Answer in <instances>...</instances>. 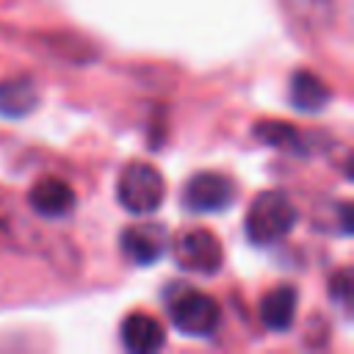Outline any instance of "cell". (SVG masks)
<instances>
[{"label": "cell", "mask_w": 354, "mask_h": 354, "mask_svg": "<svg viewBox=\"0 0 354 354\" xmlns=\"http://www.w3.org/2000/svg\"><path fill=\"white\" fill-rule=\"evenodd\" d=\"M296 218H299V210L288 194L266 191V194H257L254 202L249 205L243 230L254 246H271V243H279L296 227Z\"/></svg>", "instance_id": "1"}, {"label": "cell", "mask_w": 354, "mask_h": 354, "mask_svg": "<svg viewBox=\"0 0 354 354\" xmlns=\"http://www.w3.org/2000/svg\"><path fill=\"white\" fill-rule=\"evenodd\" d=\"M116 196L119 205L133 213V216H149L163 205L166 196V180L163 174L147 163V160H133L119 171L116 180Z\"/></svg>", "instance_id": "2"}, {"label": "cell", "mask_w": 354, "mask_h": 354, "mask_svg": "<svg viewBox=\"0 0 354 354\" xmlns=\"http://www.w3.org/2000/svg\"><path fill=\"white\" fill-rule=\"evenodd\" d=\"M169 318L185 337H210L221 324V307L210 293L177 285L169 296Z\"/></svg>", "instance_id": "3"}, {"label": "cell", "mask_w": 354, "mask_h": 354, "mask_svg": "<svg viewBox=\"0 0 354 354\" xmlns=\"http://www.w3.org/2000/svg\"><path fill=\"white\" fill-rule=\"evenodd\" d=\"M0 241L11 243V246L19 249V252L47 257V260H53V263H61V260L55 257V252H61V254L69 252V246L64 249V241H61V238L47 235V232L39 230L36 224H30L22 213H17L6 196H0ZM61 266H64V263H61Z\"/></svg>", "instance_id": "4"}, {"label": "cell", "mask_w": 354, "mask_h": 354, "mask_svg": "<svg viewBox=\"0 0 354 354\" xmlns=\"http://www.w3.org/2000/svg\"><path fill=\"white\" fill-rule=\"evenodd\" d=\"M174 257H177L180 268L202 274V277H213L221 268L224 249H221V241L210 230L196 227V230H188L185 235L177 238Z\"/></svg>", "instance_id": "5"}, {"label": "cell", "mask_w": 354, "mask_h": 354, "mask_svg": "<svg viewBox=\"0 0 354 354\" xmlns=\"http://www.w3.org/2000/svg\"><path fill=\"white\" fill-rule=\"evenodd\" d=\"M235 183L218 171H199L183 188V202L191 213H221L235 202Z\"/></svg>", "instance_id": "6"}, {"label": "cell", "mask_w": 354, "mask_h": 354, "mask_svg": "<svg viewBox=\"0 0 354 354\" xmlns=\"http://www.w3.org/2000/svg\"><path fill=\"white\" fill-rule=\"evenodd\" d=\"M28 207L44 221H61L75 210V191L61 177H39L28 191Z\"/></svg>", "instance_id": "7"}, {"label": "cell", "mask_w": 354, "mask_h": 354, "mask_svg": "<svg viewBox=\"0 0 354 354\" xmlns=\"http://www.w3.org/2000/svg\"><path fill=\"white\" fill-rule=\"evenodd\" d=\"M169 235L160 224H133L122 232V252L136 266H149L163 257Z\"/></svg>", "instance_id": "8"}, {"label": "cell", "mask_w": 354, "mask_h": 354, "mask_svg": "<svg viewBox=\"0 0 354 354\" xmlns=\"http://www.w3.org/2000/svg\"><path fill=\"white\" fill-rule=\"evenodd\" d=\"M119 337H122V346L133 354H152V351L163 348V343H166L163 326L149 313H130L122 321Z\"/></svg>", "instance_id": "9"}, {"label": "cell", "mask_w": 354, "mask_h": 354, "mask_svg": "<svg viewBox=\"0 0 354 354\" xmlns=\"http://www.w3.org/2000/svg\"><path fill=\"white\" fill-rule=\"evenodd\" d=\"M299 293L293 285H277L260 299V318L271 332H288L296 321Z\"/></svg>", "instance_id": "10"}, {"label": "cell", "mask_w": 354, "mask_h": 354, "mask_svg": "<svg viewBox=\"0 0 354 354\" xmlns=\"http://www.w3.org/2000/svg\"><path fill=\"white\" fill-rule=\"evenodd\" d=\"M39 105V86L30 77H6L0 80V116L22 119Z\"/></svg>", "instance_id": "11"}, {"label": "cell", "mask_w": 354, "mask_h": 354, "mask_svg": "<svg viewBox=\"0 0 354 354\" xmlns=\"http://www.w3.org/2000/svg\"><path fill=\"white\" fill-rule=\"evenodd\" d=\"M282 3L288 17L310 33L329 30L337 22V8H340L337 0H282Z\"/></svg>", "instance_id": "12"}, {"label": "cell", "mask_w": 354, "mask_h": 354, "mask_svg": "<svg viewBox=\"0 0 354 354\" xmlns=\"http://www.w3.org/2000/svg\"><path fill=\"white\" fill-rule=\"evenodd\" d=\"M329 86L307 69H299L290 75V105L301 113H318L329 102Z\"/></svg>", "instance_id": "13"}, {"label": "cell", "mask_w": 354, "mask_h": 354, "mask_svg": "<svg viewBox=\"0 0 354 354\" xmlns=\"http://www.w3.org/2000/svg\"><path fill=\"white\" fill-rule=\"evenodd\" d=\"M257 136L266 141V144H274V147H282V149H296L301 136L296 127L290 124H282V122H266V124H257Z\"/></svg>", "instance_id": "14"}, {"label": "cell", "mask_w": 354, "mask_h": 354, "mask_svg": "<svg viewBox=\"0 0 354 354\" xmlns=\"http://www.w3.org/2000/svg\"><path fill=\"white\" fill-rule=\"evenodd\" d=\"M348 271L343 268V271H337L335 277H332V282H329V296L343 307V310H348Z\"/></svg>", "instance_id": "15"}]
</instances>
